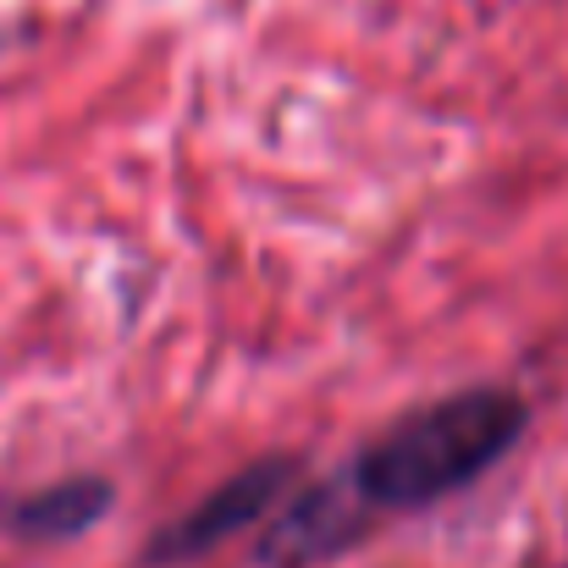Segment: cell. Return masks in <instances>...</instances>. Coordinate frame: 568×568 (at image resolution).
Returning <instances> with one entry per match:
<instances>
[{"instance_id":"cell-1","label":"cell","mask_w":568,"mask_h":568,"mask_svg":"<svg viewBox=\"0 0 568 568\" xmlns=\"http://www.w3.org/2000/svg\"><path fill=\"white\" fill-rule=\"evenodd\" d=\"M525 425L530 403L514 386H464L403 414L386 436L365 442L343 480L376 519L414 514L475 486L491 464H503L519 447Z\"/></svg>"},{"instance_id":"cell-2","label":"cell","mask_w":568,"mask_h":568,"mask_svg":"<svg viewBox=\"0 0 568 568\" xmlns=\"http://www.w3.org/2000/svg\"><path fill=\"white\" fill-rule=\"evenodd\" d=\"M293 480H298V458H287V453H271V458L232 469L210 497H199L189 514H178L166 530H155L144 541V564H193V558L215 552L237 530L260 525L293 491Z\"/></svg>"},{"instance_id":"cell-3","label":"cell","mask_w":568,"mask_h":568,"mask_svg":"<svg viewBox=\"0 0 568 568\" xmlns=\"http://www.w3.org/2000/svg\"><path fill=\"white\" fill-rule=\"evenodd\" d=\"M376 525V514L348 491V480H315L298 497H287V508L271 519V530L260 536L254 558L260 568H310L326 564L337 552H348L365 530Z\"/></svg>"},{"instance_id":"cell-4","label":"cell","mask_w":568,"mask_h":568,"mask_svg":"<svg viewBox=\"0 0 568 568\" xmlns=\"http://www.w3.org/2000/svg\"><path fill=\"white\" fill-rule=\"evenodd\" d=\"M111 508H116V480L61 475L39 491H22V497L0 503V530L11 541H28V547H67V541L100 530Z\"/></svg>"},{"instance_id":"cell-5","label":"cell","mask_w":568,"mask_h":568,"mask_svg":"<svg viewBox=\"0 0 568 568\" xmlns=\"http://www.w3.org/2000/svg\"><path fill=\"white\" fill-rule=\"evenodd\" d=\"M564 568H568V564H564Z\"/></svg>"}]
</instances>
